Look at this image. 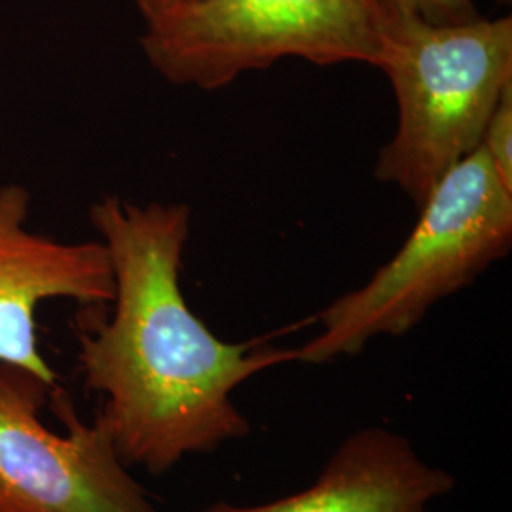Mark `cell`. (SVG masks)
<instances>
[{"mask_svg":"<svg viewBox=\"0 0 512 512\" xmlns=\"http://www.w3.org/2000/svg\"><path fill=\"white\" fill-rule=\"evenodd\" d=\"M29 207L27 188L0 186V363L57 385L38 349V306L57 298L105 306L114 300V274L103 241L61 243L27 230Z\"/></svg>","mask_w":512,"mask_h":512,"instance_id":"6","label":"cell"},{"mask_svg":"<svg viewBox=\"0 0 512 512\" xmlns=\"http://www.w3.org/2000/svg\"><path fill=\"white\" fill-rule=\"evenodd\" d=\"M387 6L414 12L433 23H463L480 18L473 0H380Z\"/></svg>","mask_w":512,"mask_h":512,"instance_id":"9","label":"cell"},{"mask_svg":"<svg viewBox=\"0 0 512 512\" xmlns=\"http://www.w3.org/2000/svg\"><path fill=\"white\" fill-rule=\"evenodd\" d=\"M499 2H509V0H499Z\"/></svg>","mask_w":512,"mask_h":512,"instance_id":"11","label":"cell"},{"mask_svg":"<svg viewBox=\"0 0 512 512\" xmlns=\"http://www.w3.org/2000/svg\"><path fill=\"white\" fill-rule=\"evenodd\" d=\"M511 245L512 192L476 148L433 188L397 255L317 315L323 330L298 348V361L323 365L361 353L378 336H403Z\"/></svg>","mask_w":512,"mask_h":512,"instance_id":"3","label":"cell"},{"mask_svg":"<svg viewBox=\"0 0 512 512\" xmlns=\"http://www.w3.org/2000/svg\"><path fill=\"white\" fill-rule=\"evenodd\" d=\"M480 148L488 156L499 181L512 192V84L492 112Z\"/></svg>","mask_w":512,"mask_h":512,"instance_id":"8","label":"cell"},{"mask_svg":"<svg viewBox=\"0 0 512 512\" xmlns=\"http://www.w3.org/2000/svg\"><path fill=\"white\" fill-rule=\"evenodd\" d=\"M114 274V311L78 332L88 389L105 397L99 420L118 454L150 475L181 459L249 437L234 389L298 349L217 338L188 308L181 289L190 207L103 196L90 207Z\"/></svg>","mask_w":512,"mask_h":512,"instance_id":"1","label":"cell"},{"mask_svg":"<svg viewBox=\"0 0 512 512\" xmlns=\"http://www.w3.org/2000/svg\"><path fill=\"white\" fill-rule=\"evenodd\" d=\"M198 2H202V0H135L141 16L145 18V23L164 18L167 14L179 12V10H184Z\"/></svg>","mask_w":512,"mask_h":512,"instance_id":"10","label":"cell"},{"mask_svg":"<svg viewBox=\"0 0 512 512\" xmlns=\"http://www.w3.org/2000/svg\"><path fill=\"white\" fill-rule=\"evenodd\" d=\"M399 122L382 148L376 179L420 209L440 179L480 148L512 84V19L433 23L382 4V57Z\"/></svg>","mask_w":512,"mask_h":512,"instance_id":"2","label":"cell"},{"mask_svg":"<svg viewBox=\"0 0 512 512\" xmlns=\"http://www.w3.org/2000/svg\"><path fill=\"white\" fill-rule=\"evenodd\" d=\"M141 48L167 82L200 90H220L285 57L378 67L382 2L202 0L145 23Z\"/></svg>","mask_w":512,"mask_h":512,"instance_id":"4","label":"cell"},{"mask_svg":"<svg viewBox=\"0 0 512 512\" xmlns=\"http://www.w3.org/2000/svg\"><path fill=\"white\" fill-rule=\"evenodd\" d=\"M0 512H156L103 421L73 399L0 363Z\"/></svg>","mask_w":512,"mask_h":512,"instance_id":"5","label":"cell"},{"mask_svg":"<svg viewBox=\"0 0 512 512\" xmlns=\"http://www.w3.org/2000/svg\"><path fill=\"white\" fill-rule=\"evenodd\" d=\"M454 488V475L427 463L404 435L366 427L338 446L308 490L256 507L220 501L202 512H431Z\"/></svg>","mask_w":512,"mask_h":512,"instance_id":"7","label":"cell"}]
</instances>
